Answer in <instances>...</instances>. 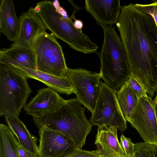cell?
<instances>
[{"mask_svg":"<svg viewBox=\"0 0 157 157\" xmlns=\"http://www.w3.org/2000/svg\"><path fill=\"white\" fill-rule=\"evenodd\" d=\"M116 24L131 74L152 98L157 90V27L154 19L131 3L122 6Z\"/></svg>","mask_w":157,"mask_h":157,"instance_id":"obj_1","label":"cell"},{"mask_svg":"<svg viewBox=\"0 0 157 157\" xmlns=\"http://www.w3.org/2000/svg\"><path fill=\"white\" fill-rule=\"evenodd\" d=\"M82 105L76 97L72 98L55 111L33 119L38 129L45 127L60 133L73 141L77 148L82 149L93 126Z\"/></svg>","mask_w":157,"mask_h":157,"instance_id":"obj_2","label":"cell"},{"mask_svg":"<svg viewBox=\"0 0 157 157\" xmlns=\"http://www.w3.org/2000/svg\"><path fill=\"white\" fill-rule=\"evenodd\" d=\"M103 28L99 73L105 83L117 91L126 82L131 73L125 50L114 27L109 25Z\"/></svg>","mask_w":157,"mask_h":157,"instance_id":"obj_3","label":"cell"},{"mask_svg":"<svg viewBox=\"0 0 157 157\" xmlns=\"http://www.w3.org/2000/svg\"><path fill=\"white\" fill-rule=\"evenodd\" d=\"M47 29L55 38L67 43L77 51L82 52L89 46V37L82 30L76 28L72 19H75L74 11L69 17L67 12L60 6L58 0L39 2L34 7Z\"/></svg>","mask_w":157,"mask_h":157,"instance_id":"obj_4","label":"cell"},{"mask_svg":"<svg viewBox=\"0 0 157 157\" xmlns=\"http://www.w3.org/2000/svg\"><path fill=\"white\" fill-rule=\"evenodd\" d=\"M27 78L13 68L0 65V116L18 118L32 92Z\"/></svg>","mask_w":157,"mask_h":157,"instance_id":"obj_5","label":"cell"},{"mask_svg":"<svg viewBox=\"0 0 157 157\" xmlns=\"http://www.w3.org/2000/svg\"><path fill=\"white\" fill-rule=\"evenodd\" d=\"M36 69L61 77H66L68 67L62 48L56 38L45 32L36 39L33 48Z\"/></svg>","mask_w":157,"mask_h":157,"instance_id":"obj_6","label":"cell"},{"mask_svg":"<svg viewBox=\"0 0 157 157\" xmlns=\"http://www.w3.org/2000/svg\"><path fill=\"white\" fill-rule=\"evenodd\" d=\"M99 96L90 121L93 125L101 128L114 127L122 133L127 128L116 95V90L101 81Z\"/></svg>","mask_w":157,"mask_h":157,"instance_id":"obj_7","label":"cell"},{"mask_svg":"<svg viewBox=\"0 0 157 157\" xmlns=\"http://www.w3.org/2000/svg\"><path fill=\"white\" fill-rule=\"evenodd\" d=\"M66 76L71 82L77 99L92 114L101 90L99 73L82 68H68Z\"/></svg>","mask_w":157,"mask_h":157,"instance_id":"obj_8","label":"cell"},{"mask_svg":"<svg viewBox=\"0 0 157 157\" xmlns=\"http://www.w3.org/2000/svg\"><path fill=\"white\" fill-rule=\"evenodd\" d=\"M126 121L135 128L144 142L157 146V119L153 100L148 95L138 102Z\"/></svg>","mask_w":157,"mask_h":157,"instance_id":"obj_9","label":"cell"},{"mask_svg":"<svg viewBox=\"0 0 157 157\" xmlns=\"http://www.w3.org/2000/svg\"><path fill=\"white\" fill-rule=\"evenodd\" d=\"M38 157H68L77 148L70 139L45 127L39 129Z\"/></svg>","mask_w":157,"mask_h":157,"instance_id":"obj_10","label":"cell"},{"mask_svg":"<svg viewBox=\"0 0 157 157\" xmlns=\"http://www.w3.org/2000/svg\"><path fill=\"white\" fill-rule=\"evenodd\" d=\"M20 27L17 38L11 47H18L33 50L37 38L47 29L41 18L30 7L20 16Z\"/></svg>","mask_w":157,"mask_h":157,"instance_id":"obj_11","label":"cell"},{"mask_svg":"<svg viewBox=\"0 0 157 157\" xmlns=\"http://www.w3.org/2000/svg\"><path fill=\"white\" fill-rule=\"evenodd\" d=\"M37 92L24 108L26 113L33 117H40L52 113L65 102V100L50 88L41 89Z\"/></svg>","mask_w":157,"mask_h":157,"instance_id":"obj_12","label":"cell"},{"mask_svg":"<svg viewBox=\"0 0 157 157\" xmlns=\"http://www.w3.org/2000/svg\"><path fill=\"white\" fill-rule=\"evenodd\" d=\"M85 2L86 11L102 28L117 22L122 8L120 0H86Z\"/></svg>","mask_w":157,"mask_h":157,"instance_id":"obj_13","label":"cell"},{"mask_svg":"<svg viewBox=\"0 0 157 157\" xmlns=\"http://www.w3.org/2000/svg\"><path fill=\"white\" fill-rule=\"evenodd\" d=\"M11 67L27 78L39 81L57 92L66 95L74 93L72 85L66 77L53 75L37 69L11 65Z\"/></svg>","mask_w":157,"mask_h":157,"instance_id":"obj_14","label":"cell"},{"mask_svg":"<svg viewBox=\"0 0 157 157\" xmlns=\"http://www.w3.org/2000/svg\"><path fill=\"white\" fill-rule=\"evenodd\" d=\"M117 129L114 127H98L95 144L100 154L106 157H127L119 142Z\"/></svg>","mask_w":157,"mask_h":157,"instance_id":"obj_15","label":"cell"},{"mask_svg":"<svg viewBox=\"0 0 157 157\" xmlns=\"http://www.w3.org/2000/svg\"><path fill=\"white\" fill-rule=\"evenodd\" d=\"M19 18L17 16L12 0H2L0 5V30L9 40H16L20 27Z\"/></svg>","mask_w":157,"mask_h":157,"instance_id":"obj_16","label":"cell"},{"mask_svg":"<svg viewBox=\"0 0 157 157\" xmlns=\"http://www.w3.org/2000/svg\"><path fill=\"white\" fill-rule=\"evenodd\" d=\"M0 63L7 66L13 65L36 69L33 50L18 47L1 49Z\"/></svg>","mask_w":157,"mask_h":157,"instance_id":"obj_17","label":"cell"},{"mask_svg":"<svg viewBox=\"0 0 157 157\" xmlns=\"http://www.w3.org/2000/svg\"><path fill=\"white\" fill-rule=\"evenodd\" d=\"M5 119L21 146L33 157H38L37 138L31 134L23 122L19 118L7 116H5Z\"/></svg>","mask_w":157,"mask_h":157,"instance_id":"obj_18","label":"cell"},{"mask_svg":"<svg viewBox=\"0 0 157 157\" xmlns=\"http://www.w3.org/2000/svg\"><path fill=\"white\" fill-rule=\"evenodd\" d=\"M116 92L121 111L126 120L137 105L139 98L126 82Z\"/></svg>","mask_w":157,"mask_h":157,"instance_id":"obj_19","label":"cell"},{"mask_svg":"<svg viewBox=\"0 0 157 157\" xmlns=\"http://www.w3.org/2000/svg\"><path fill=\"white\" fill-rule=\"evenodd\" d=\"M18 141L8 126L0 124V157H18Z\"/></svg>","mask_w":157,"mask_h":157,"instance_id":"obj_20","label":"cell"},{"mask_svg":"<svg viewBox=\"0 0 157 157\" xmlns=\"http://www.w3.org/2000/svg\"><path fill=\"white\" fill-rule=\"evenodd\" d=\"M157 147L144 142L136 143L134 157H157Z\"/></svg>","mask_w":157,"mask_h":157,"instance_id":"obj_21","label":"cell"},{"mask_svg":"<svg viewBox=\"0 0 157 157\" xmlns=\"http://www.w3.org/2000/svg\"><path fill=\"white\" fill-rule=\"evenodd\" d=\"M126 83L139 98L147 96L142 84L131 74Z\"/></svg>","mask_w":157,"mask_h":157,"instance_id":"obj_22","label":"cell"},{"mask_svg":"<svg viewBox=\"0 0 157 157\" xmlns=\"http://www.w3.org/2000/svg\"><path fill=\"white\" fill-rule=\"evenodd\" d=\"M120 144L127 157H134L135 144L133 143L130 138L125 137L121 135Z\"/></svg>","mask_w":157,"mask_h":157,"instance_id":"obj_23","label":"cell"},{"mask_svg":"<svg viewBox=\"0 0 157 157\" xmlns=\"http://www.w3.org/2000/svg\"><path fill=\"white\" fill-rule=\"evenodd\" d=\"M140 10L151 14L154 18L157 27V1L148 4H134Z\"/></svg>","mask_w":157,"mask_h":157,"instance_id":"obj_24","label":"cell"},{"mask_svg":"<svg viewBox=\"0 0 157 157\" xmlns=\"http://www.w3.org/2000/svg\"><path fill=\"white\" fill-rule=\"evenodd\" d=\"M99 151L97 149L92 151H87L77 148L68 157H100Z\"/></svg>","mask_w":157,"mask_h":157,"instance_id":"obj_25","label":"cell"},{"mask_svg":"<svg viewBox=\"0 0 157 157\" xmlns=\"http://www.w3.org/2000/svg\"><path fill=\"white\" fill-rule=\"evenodd\" d=\"M17 149L18 157H33L21 146L18 141L17 143Z\"/></svg>","mask_w":157,"mask_h":157,"instance_id":"obj_26","label":"cell"},{"mask_svg":"<svg viewBox=\"0 0 157 157\" xmlns=\"http://www.w3.org/2000/svg\"><path fill=\"white\" fill-rule=\"evenodd\" d=\"M74 25L75 27L80 30H82L83 24L82 22L80 20L75 19Z\"/></svg>","mask_w":157,"mask_h":157,"instance_id":"obj_27","label":"cell"},{"mask_svg":"<svg viewBox=\"0 0 157 157\" xmlns=\"http://www.w3.org/2000/svg\"><path fill=\"white\" fill-rule=\"evenodd\" d=\"M154 104V107L155 113V114L157 119V90L156 91V95L155 98L153 100Z\"/></svg>","mask_w":157,"mask_h":157,"instance_id":"obj_28","label":"cell"},{"mask_svg":"<svg viewBox=\"0 0 157 157\" xmlns=\"http://www.w3.org/2000/svg\"><path fill=\"white\" fill-rule=\"evenodd\" d=\"M100 157H106L100 155Z\"/></svg>","mask_w":157,"mask_h":157,"instance_id":"obj_29","label":"cell"},{"mask_svg":"<svg viewBox=\"0 0 157 157\" xmlns=\"http://www.w3.org/2000/svg\"><path fill=\"white\" fill-rule=\"evenodd\" d=\"M156 153H157V152H156Z\"/></svg>","mask_w":157,"mask_h":157,"instance_id":"obj_30","label":"cell"}]
</instances>
